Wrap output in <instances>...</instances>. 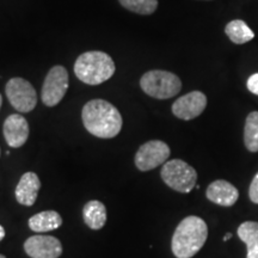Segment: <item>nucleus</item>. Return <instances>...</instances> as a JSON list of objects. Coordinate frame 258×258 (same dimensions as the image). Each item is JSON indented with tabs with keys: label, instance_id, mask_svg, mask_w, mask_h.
<instances>
[{
	"label": "nucleus",
	"instance_id": "nucleus-11",
	"mask_svg": "<svg viewBox=\"0 0 258 258\" xmlns=\"http://www.w3.org/2000/svg\"><path fill=\"white\" fill-rule=\"evenodd\" d=\"M4 138L10 147L18 148L27 143L29 138V124L22 115H10L4 122Z\"/></svg>",
	"mask_w": 258,
	"mask_h": 258
},
{
	"label": "nucleus",
	"instance_id": "nucleus-5",
	"mask_svg": "<svg viewBox=\"0 0 258 258\" xmlns=\"http://www.w3.org/2000/svg\"><path fill=\"white\" fill-rule=\"evenodd\" d=\"M160 176L167 186L183 194L191 191L198 182L196 170L180 159L166 161L161 167Z\"/></svg>",
	"mask_w": 258,
	"mask_h": 258
},
{
	"label": "nucleus",
	"instance_id": "nucleus-17",
	"mask_svg": "<svg viewBox=\"0 0 258 258\" xmlns=\"http://www.w3.org/2000/svg\"><path fill=\"white\" fill-rule=\"evenodd\" d=\"M225 32L235 44H244L253 40L254 32L241 19H234L226 25Z\"/></svg>",
	"mask_w": 258,
	"mask_h": 258
},
{
	"label": "nucleus",
	"instance_id": "nucleus-6",
	"mask_svg": "<svg viewBox=\"0 0 258 258\" xmlns=\"http://www.w3.org/2000/svg\"><path fill=\"white\" fill-rule=\"evenodd\" d=\"M10 104L19 112H30L37 104V93L34 86L23 78L10 79L5 86Z\"/></svg>",
	"mask_w": 258,
	"mask_h": 258
},
{
	"label": "nucleus",
	"instance_id": "nucleus-23",
	"mask_svg": "<svg viewBox=\"0 0 258 258\" xmlns=\"http://www.w3.org/2000/svg\"><path fill=\"white\" fill-rule=\"evenodd\" d=\"M231 238H232V234H231V233L225 234V237H224V241H227L228 239H231Z\"/></svg>",
	"mask_w": 258,
	"mask_h": 258
},
{
	"label": "nucleus",
	"instance_id": "nucleus-22",
	"mask_svg": "<svg viewBox=\"0 0 258 258\" xmlns=\"http://www.w3.org/2000/svg\"><path fill=\"white\" fill-rule=\"evenodd\" d=\"M4 237H5V230H4V227L0 225V241L4 239Z\"/></svg>",
	"mask_w": 258,
	"mask_h": 258
},
{
	"label": "nucleus",
	"instance_id": "nucleus-13",
	"mask_svg": "<svg viewBox=\"0 0 258 258\" xmlns=\"http://www.w3.org/2000/svg\"><path fill=\"white\" fill-rule=\"evenodd\" d=\"M41 189V180L35 172H25L19 179L18 185L16 186V200L21 205L30 206L34 205L37 200L38 191Z\"/></svg>",
	"mask_w": 258,
	"mask_h": 258
},
{
	"label": "nucleus",
	"instance_id": "nucleus-21",
	"mask_svg": "<svg viewBox=\"0 0 258 258\" xmlns=\"http://www.w3.org/2000/svg\"><path fill=\"white\" fill-rule=\"evenodd\" d=\"M246 86H247V90H249L251 93L258 96V73L252 74V76L247 79Z\"/></svg>",
	"mask_w": 258,
	"mask_h": 258
},
{
	"label": "nucleus",
	"instance_id": "nucleus-24",
	"mask_svg": "<svg viewBox=\"0 0 258 258\" xmlns=\"http://www.w3.org/2000/svg\"><path fill=\"white\" fill-rule=\"evenodd\" d=\"M2 104H3V97L0 95V108H2Z\"/></svg>",
	"mask_w": 258,
	"mask_h": 258
},
{
	"label": "nucleus",
	"instance_id": "nucleus-25",
	"mask_svg": "<svg viewBox=\"0 0 258 258\" xmlns=\"http://www.w3.org/2000/svg\"><path fill=\"white\" fill-rule=\"evenodd\" d=\"M0 258H6L5 256H3V254H0Z\"/></svg>",
	"mask_w": 258,
	"mask_h": 258
},
{
	"label": "nucleus",
	"instance_id": "nucleus-15",
	"mask_svg": "<svg viewBox=\"0 0 258 258\" xmlns=\"http://www.w3.org/2000/svg\"><path fill=\"white\" fill-rule=\"evenodd\" d=\"M83 218L91 230H101L106 222V208L101 201L92 200L83 208Z\"/></svg>",
	"mask_w": 258,
	"mask_h": 258
},
{
	"label": "nucleus",
	"instance_id": "nucleus-10",
	"mask_svg": "<svg viewBox=\"0 0 258 258\" xmlns=\"http://www.w3.org/2000/svg\"><path fill=\"white\" fill-rule=\"evenodd\" d=\"M24 250L31 258H59L62 253V245L55 237L32 235L25 240Z\"/></svg>",
	"mask_w": 258,
	"mask_h": 258
},
{
	"label": "nucleus",
	"instance_id": "nucleus-18",
	"mask_svg": "<svg viewBox=\"0 0 258 258\" xmlns=\"http://www.w3.org/2000/svg\"><path fill=\"white\" fill-rule=\"evenodd\" d=\"M244 144L250 152H258V111L247 115L244 127Z\"/></svg>",
	"mask_w": 258,
	"mask_h": 258
},
{
	"label": "nucleus",
	"instance_id": "nucleus-20",
	"mask_svg": "<svg viewBox=\"0 0 258 258\" xmlns=\"http://www.w3.org/2000/svg\"><path fill=\"white\" fill-rule=\"evenodd\" d=\"M249 196L251 201L258 205V172L254 175L252 182H251V185L249 189Z\"/></svg>",
	"mask_w": 258,
	"mask_h": 258
},
{
	"label": "nucleus",
	"instance_id": "nucleus-7",
	"mask_svg": "<svg viewBox=\"0 0 258 258\" xmlns=\"http://www.w3.org/2000/svg\"><path fill=\"white\" fill-rule=\"evenodd\" d=\"M69 90V72L63 66H54L48 72L41 91V99L47 106H55Z\"/></svg>",
	"mask_w": 258,
	"mask_h": 258
},
{
	"label": "nucleus",
	"instance_id": "nucleus-14",
	"mask_svg": "<svg viewBox=\"0 0 258 258\" xmlns=\"http://www.w3.org/2000/svg\"><path fill=\"white\" fill-rule=\"evenodd\" d=\"M61 225H62V218L55 211L37 213L29 219V228L37 233L57 230Z\"/></svg>",
	"mask_w": 258,
	"mask_h": 258
},
{
	"label": "nucleus",
	"instance_id": "nucleus-16",
	"mask_svg": "<svg viewBox=\"0 0 258 258\" xmlns=\"http://www.w3.org/2000/svg\"><path fill=\"white\" fill-rule=\"evenodd\" d=\"M238 237L246 244V258H258V222H243L238 227Z\"/></svg>",
	"mask_w": 258,
	"mask_h": 258
},
{
	"label": "nucleus",
	"instance_id": "nucleus-4",
	"mask_svg": "<svg viewBox=\"0 0 258 258\" xmlns=\"http://www.w3.org/2000/svg\"><path fill=\"white\" fill-rule=\"evenodd\" d=\"M140 86L150 97L167 99L178 95L182 89V82L176 74L167 71L153 70L144 74L140 79Z\"/></svg>",
	"mask_w": 258,
	"mask_h": 258
},
{
	"label": "nucleus",
	"instance_id": "nucleus-1",
	"mask_svg": "<svg viewBox=\"0 0 258 258\" xmlns=\"http://www.w3.org/2000/svg\"><path fill=\"white\" fill-rule=\"evenodd\" d=\"M84 127L90 134L101 139L117 137L122 129V116L118 109L104 99H92L82 111Z\"/></svg>",
	"mask_w": 258,
	"mask_h": 258
},
{
	"label": "nucleus",
	"instance_id": "nucleus-9",
	"mask_svg": "<svg viewBox=\"0 0 258 258\" xmlns=\"http://www.w3.org/2000/svg\"><path fill=\"white\" fill-rule=\"evenodd\" d=\"M207 106V97L201 91H192L179 97L172 104V112L180 120L190 121L199 117Z\"/></svg>",
	"mask_w": 258,
	"mask_h": 258
},
{
	"label": "nucleus",
	"instance_id": "nucleus-2",
	"mask_svg": "<svg viewBox=\"0 0 258 258\" xmlns=\"http://www.w3.org/2000/svg\"><path fill=\"white\" fill-rule=\"evenodd\" d=\"M208 238V227L199 217L183 219L172 235L171 249L177 258H191L202 249Z\"/></svg>",
	"mask_w": 258,
	"mask_h": 258
},
{
	"label": "nucleus",
	"instance_id": "nucleus-8",
	"mask_svg": "<svg viewBox=\"0 0 258 258\" xmlns=\"http://www.w3.org/2000/svg\"><path fill=\"white\" fill-rule=\"evenodd\" d=\"M171 154L170 147L160 140H152L144 144L135 154V165L140 171L153 170L165 164Z\"/></svg>",
	"mask_w": 258,
	"mask_h": 258
},
{
	"label": "nucleus",
	"instance_id": "nucleus-3",
	"mask_svg": "<svg viewBox=\"0 0 258 258\" xmlns=\"http://www.w3.org/2000/svg\"><path fill=\"white\" fill-rule=\"evenodd\" d=\"M115 62L104 51H86L74 63L77 78L88 85H99L114 76Z\"/></svg>",
	"mask_w": 258,
	"mask_h": 258
},
{
	"label": "nucleus",
	"instance_id": "nucleus-19",
	"mask_svg": "<svg viewBox=\"0 0 258 258\" xmlns=\"http://www.w3.org/2000/svg\"><path fill=\"white\" fill-rule=\"evenodd\" d=\"M129 11L139 15H152L158 8V0H118Z\"/></svg>",
	"mask_w": 258,
	"mask_h": 258
},
{
	"label": "nucleus",
	"instance_id": "nucleus-12",
	"mask_svg": "<svg viewBox=\"0 0 258 258\" xmlns=\"http://www.w3.org/2000/svg\"><path fill=\"white\" fill-rule=\"evenodd\" d=\"M206 196L209 201L222 207H231L239 198V191L233 184L224 179L214 180L211 183L206 191Z\"/></svg>",
	"mask_w": 258,
	"mask_h": 258
}]
</instances>
